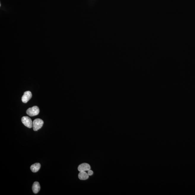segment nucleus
Instances as JSON below:
<instances>
[{
    "label": "nucleus",
    "mask_w": 195,
    "mask_h": 195,
    "mask_svg": "<svg viewBox=\"0 0 195 195\" xmlns=\"http://www.w3.org/2000/svg\"><path fill=\"white\" fill-rule=\"evenodd\" d=\"M41 168V164L39 163H36L32 165L31 167V171L33 172H37Z\"/></svg>",
    "instance_id": "obj_8"
},
{
    "label": "nucleus",
    "mask_w": 195,
    "mask_h": 195,
    "mask_svg": "<svg viewBox=\"0 0 195 195\" xmlns=\"http://www.w3.org/2000/svg\"><path fill=\"white\" fill-rule=\"evenodd\" d=\"M22 122L26 127L31 128L33 127V122L32 121L28 116H23L21 119Z\"/></svg>",
    "instance_id": "obj_3"
},
{
    "label": "nucleus",
    "mask_w": 195,
    "mask_h": 195,
    "mask_svg": "<svg viewBox=\"0 0 195 195\" xmlns=\"http://www.w3.org/2000/svg\"><path fill=\"white\" fill-rule=\"evenodd\" d=\"M39 110L37 106H34L31 108H28L26 111V114L30 116L37 115L39 114Z\"/></svg>",
    "instance_id": "obj_1"
},
{
    "label": "nucleus",
    "mask_w": 195,
    "mask_h": 195,
    "mask_svg": "<svg viewBox=\"0 0 195 195\" xmlns=\"http://www.w3.org/2000/svg\"><path fill=\"white\" fill-rule=\"evenodd\" d=\"M43 121L40 119H36L33 122V129L34 131H37L42 127L43 124Z\"/></svg>",
    "instance_id": "obj_2"
},
{
    "label": "nucleus",
    "mask_w": 195,
    "mask_h": 195,
    "mask_svg": "<svg viewBox=\"0 0 195 195\" xmlns=\"http://www.w3.org/2000/svg\"><path fill=\"white\" fill-rule=\"evenodd\" d=\"M32 190L33 192L35 194H37L39 192L40 190V186L39 183L38 182H35L33 185Z\"/></svg>",
    "instance_id": "obj_7"
},
{
    "label": "nucleus",
    "mask_w": 195,
    "mask_h": 195,
    "mask_svg": "<svg viewBox=\"0 0 195 195\" xmlns=\"http://www.w3.org/2000/svg\"><path fill=\"white\" fill-rule=\"evenodd\" d=\"M88 173L89 176H92L93 174V172L90 169L89 171H88Z\"/></svg>",
    "instance_id": "obj_9"
},
{
    "label": "nucleus",
    "mask_w": 195,
    "mask_h": 195,
    "mask_svg": "<svg viewBox=\"0 0 195 195\" xmlns=\"http://www.w3.org/2000/svg\"><path fill=\"white\" fill-rule=\"evenodd\" d=\"M78 177L80 180H85L89 178V175L88 173L86 172V171H81L80 172L79 175H78Z\"/></svg>",
    "instance_id": "obj_6"
},
{
    "label": "nucleus",
    "mask_w": 195,
    "mask_h": 195,
    "mask_svg": "<svg viewBox=\"0 0 195 195\" xmlns=\"http://www.w3.org/2000/svg\"><path fill=\"white\" fill-rule=\"evenodd\" d=\"M91 167L88 163H83L78 167V170L79 172L86 171L91 169Z\"/></svg>",
    "instance_id": "obj_5"
},
{
    "label": "nucleus",
    "mask_w": 195,
    "mask_h": 195,
    "mask_svg": "<svg viewBox=\"0 0 195 195\" xmlns=\"http://www.w3.org/2000/svg\"><path fill=\"white\" fill-rule=\"evenodd\" d=\"M32 96V94L31 91H26L22 97V101L24 103H27L31 99Z\"/></svg>",
    "instance_id": "obj_4"
}]
</instances>
